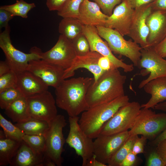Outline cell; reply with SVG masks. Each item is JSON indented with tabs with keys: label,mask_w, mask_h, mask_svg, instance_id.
<instances>
[{
	"label": "cell",
	"mask_w": 166,
	"mask_h": 166,
	"mask_svg": "<svg viewBox=\"0 0 166 166\" xmlns=\"http://www.w3.org/2000/svg\"><path fill=\"white\" fill-rule=\"evenodd\" d=\"M94 78L79 77L64 80L55 88L56 104L69 117L78 116L89 107L86 95Z\"/></svg>",
	"instance_id": "cell-1"
},
{
	"label": "cell",
	"mask_w": 166,
	"mask_h": 166,
	"mask_svg": "<svg viewBox=\"0 0 166 166\" xmlns=\"http://www.w3.org/2000/svg\"><path fill=\"white\" fill-rule=\"evenodd\" d=\"M118 68L113 66L90 85L86 97L89 108L125 95L124 85L126 77Z\"/></svg>",
	"instance_id": "cell-2"
},
{
	"label": "cell",
	"mask_w": 166,
	"mask_h": 166,
	"mask_svg": "<svg viewBox=\"0 0 166 166\" xmlns=\"http://www.w3.org/2000/svg\"><path fill=\"white\" fill-rule=\"evenodd\" d=\"M129 102L126 95L110 102L89 108L81 113L79 119L80 126L85 133L94 139L100 134L104 124L122 107Z\"/></svg>",
	"instance_id": "cell-3"
},
{
	"label": "cell",
	"mask_w": 166,
	"mask_h": 166,
	"mask_svg": "<svg viewBox=\"0 0 166 166\" xmlns=\"http://www.w3.org/2000/svg\"><path fill=\"white\" fill-rule=\"evenodd\" d=\"M96 27L99 34L105 40L112 52L127 57L134 66L139 67L142 49L139 44L131 39L125 40L115 29L104 26Z\"/></svg>",
	"instance_id": "cell-4"
},
{
	"label": "cell",
	"mask_w": 166,
	"mask_h": 166,
	"mask_svg": "<svg viewBox=\"0 0 166 166\" xmlns=\"http://www.w3.org/2000/svg\"><path fill=\"white\" fill-rule=\"evenodd\" d=\"M10 32V27L8 25L0 33V47L11 69L18 73L26 70L30 61L41 59L39 53L40 49L33 47L29 53H25L18 49L12 44Z\"/></svg>",
	"instance_id": "cell-5"
},
{
	"label": "cell",
	"mask_w": 166,
	"mask_h": 166,
	"mask_svg": "<svg viewBox=\"0 0 166 166\" xmlns=\"http://www.w3.org/2000/svg\"><path fill=\"white\" fill-rule=\"evenodd\" d=\"M166 128V113H156L151 108H141L132 127L130 136H143L154 140Z\"/></svg>",
	"instance_id": "cell-6"
},
{
	"label": "cell",
	"mask_w": 166,
	"mask_h": 166,
	"mask_svg": "<svg viewBox=\"0 0 166 166\" xmlns=\"http://www.w3.org/2000/svg\"><path fill=\"white\" fill-rule=\"evenodd\" d=\"M67 123L64 116L58 114L49 122V128L44 136L45 140V154L57 166H61L63 161L62 153L65 140L63 129Z\"/></svg>",
	"instance_id": "cell-7"
},
{
	"label": "cell",
	"mask_w": 166,
	"mask_h": 166,
	"mask_svg": "<svg viewBox=\"0 0 166 166\" xmlns=\"http://www.w3.org/2000/svg\"><path fill=\"white\" fill-rule=\"evenodd\" d=\"M141 108V105L138 102H129L121 107L104 124L100 134L112 135L128 131Z\"/></svg>",
	"instance_id": "cell-8"
},
{
	"label": "cell",
	"mask_w": 166,
	"mask_h": 166,
	"mask_svg": "<svg viewBox=\"0 0 166 166\" xmlns=\"http://www.w3.org/2000/svg\"><path fill=\"white\" fill-rule=\"evenodd\" d=\"M79 119L78 116L69 117V130L65 142L81 157L82 166H85L87 161L94 155L93 141L81 128Z\"/></svg>",
	"instance_id": "cell-9"
},
{
	"label": "cell",
	"mask_w": 166,
	"mask_h": 166,
	"mask_svg": "<svg viewBox=\"0 0 166 166\" xmlns=\"http://www.w3.org/2000/svg\"><path fill=\"white\" fill-rule=\"evenodd\" d=\"M41 59L62 68L65 70L71 65L77 56L72 42L61 34L54 45L42 52L40 49Z\"/></svg>",
	"instance_id": "cell-10"
},
{
	"label": "cell",
	"mask_w": 166,
	"mask_h": 166,
	"mask_svg": "<svg viewBox=\"0 0 166 166\" xmlns=\"http://www.w3.org/2000/svg\"><path fill=\"white\" fill-rule=\"evenodd\" d=\"M26 98L31 117L49 122L58 115L55 99L48 90Z\"/></svg>",
	"instance_id": "cell-11"
},
{
	"label": "cell",
	"mask_w": 166,
	"mask_h": 166,
	"mask_svg": "<svg viewBox=\"0 0 166 166\" xmlns=\"http://www.w3.org/2000/svg\"><path fill=\"white\" fill-rule=\"evenodd\" d=\"M129 136L128 131L112 135L100 134L93 141L94 155L97 160L107 165L111 157Z\"/></svg>",
	"instance_id": "cell-12"
},
{
	"label": "cell",
	"mask_w": 166,
	"mask_h": 166,
	"mask_svg": "<svg viewBox=\"0 0 166 166\" xmlns=\"http://www.w3.org/2000/svg\"><path fill=\"white\" fill-rule=\"evenodd\" d=\"M83 33L89 42L90 51L96 52L108 57L115 66L122 68L125 72H131L133 70V65L124 62L113 55L107 42L104 41L99 34L96 26L83 25Z\"/></svg>",
	"instance_id": "cell-13"
},
{
	"label": "cell",
	"mask_w": 166,
	"mask_h": 166,
	"mask_svg": "<svg viewBox=\"0 0 166 166\" xmlns=\"http://www.w3.org/2000/svg\"><path fill=\"white\" fill-rule=\"evenodd\" d=\"M140 52L139 67L145 69L150 75L140 83L138 87L140 89L153 79L166 76V60L158 54L154 47L142 48Z\"/></svg>",
	"instance_id": "cell-14"
},
{
	"label": "cell",
	"mask_w": 166,
	"mask_h": 166,
	"mask_svg": "<svg viewBox=\"0 0 166 166\" xmlns=\"http://www.w3.org/2000/svg\"><path fill=\"white\" fill-rule=\"evenodd\" d=\"M152 10L151 3L134 9L128 35L142 49L148 48L147 39L149 30L146 20Z\"/></svg>",
	"instance_id": "cell-15"
},
{
	"label": "cell",
	"mask_w": 166,
	"mask_h": 166,
	"mask_svg": "<svg viewBox=\"0 0 166 166\" xmlns=\"http://www.w3.org/2000/svg\"><path fill=\"white\" fill-rule=\"evenodd\" d=\"M26 70L39 77L49 86L55 88L64 80V69L42 59L30 61Z\"/></svg>",
	"instance_id": "cell-16"
},
{
	"label": "cell",
	"mask_w": 166,
	"mask_h": 166,
	"mask_svg": "<svg viewBox=\"0 0 166 166\" xmlns=\"http://www.w3.org/2000/svg\"><path fill=\"white\" fill-rule=\"evenodd\" d=\"M134 11L126 0H122L109 16L105 26L116 30L123 36H128Z\"/></svg>",
	"instance_id": "cell-17"
},
{
	"label": "cell",
	"mask_w": 166,
	"mask_h": 166,
	"mask_svg": "<svg viewBox=\"0 0 166 166\" xmlns=\"http://www.w3.org/2000/svg\"><path fill=\"white\" fill-rule=\"evenodd\" d=\"M146 23L149 30L148 48L154 47L166 36V10L152 9Z\"/></svg>",
	"instance_id": "cell-18"
},
{
	"label": "cell",
	"mask_w": 166,
	"mask_h": 166,
	"mask_svg": "<svg viewBox=\"0 0 166 166\" xmlns=\"http://www.w3.org/2000/svg\"><path fill=\"white\" fill-rule=\"evenodd\" d=\"M53 163L45 154L35 152L23 140L12 159L10 166H53Z\"/></svg>",
	"instance_id": "cell-19"
},
{
	"label": "cell",
	"mask_w": 166,
	"mask_h": 166,
	"mask_svg": "<svg viewBox=\"0 0 166 166\" xmlns=\"http://www.w3.org/2000/svg\"><path fill=\"white\" fill-rule=\"evenodd\" d=\"M101 56L98 52L91 51L85 55L77 56L70 67L65 70L63 79H65L73 76L77 69L84 68L93 74V81H96L105 72L98 64V60Z\"/></svg>",
	"instance_id": "cell-20"
},
{
	"label": "cell",
	"mask_w": 166,
	"mask_h": 166,
	"mask_svg": "<svg viewBox=\"0 0 166 166\" xmlns=\"http://www.w3.org/2000/svg\"><path fill=\"white\" fill-rule=\"evenodd\" d=\"M101 9L95 2L84 0L80 6L77 18L84 25L105 26L109 16Z\"/></svg>",
	"instance_id": "cell-21"
},
{
	"label": "cell",
	"mask_w": 166,
	"mask_h": 166,
	"mask_svg": "<svg viewBox=\"0 0 166 166\" xmlns=\"http://www.w3.org/2000/svg\"><path fill=\"white\" fill-rule=\"evenodd\" d=\"M17 74V86L25 97H28L48 90L49 86L31 72L26 70Z\"/></svg>",
	"instance_id": "cell-22"
},
{
	"label": "cell",
	"mask_w": 166,
	"mask_h": 166,
	"mask_svg": "<svg viewBox=\"0 0 166 166\" xmlns=\"http://www.w3.org/2000/svg\"><path fill=\"white\" fill-rule=\"evenodd\" d=\"M143 88L151 97L147 103L141 105V108L154 109L157 104L166 101V76L150 81Z\"/></svg>",
	"instance_id": "cell-23"
},
{
	"label": "cell",
	"mask_w": 166,
	"mask_h": 166,
	"mask_svg": "<svg viewBox=\"0 0 166 166\" xmlns=\"http://www.w3.org/2000/svg\"><path fill=\"white\" fill-rule=\"evenodd\" d=\"M22 141L6 137L3 131L0 130V166L10 164Z\"/></svg>",
	"instance_id": "cell-24"
},
{
	"label": "cell",
	"mask_w": 166,
	"mask_h": 166,
	"mask_svg": "<svg viewBox=\"0 0 166 166\" xmlns=\"http://www.w3.org/2000/svg\"><path fill=\"white\" fill-rule=\"evenodd\" d=\"M5 110L6 114L14 122L23 121L31 117L28 111L26 98L25 96L15 101Z\"/></svg>",
	"instance_id": "cell-25"
},
{
	"label": "cell",
	"mask_w": 166,
	"mask_h": 166,
	"mask_svg": "<svg viewBox=\"0 0 166 166\" xmlns=\"http://www.w3.org/2000/svg\"><path fill=\"white\" fill-rule=\"evenodd\" d=\"M83 25L77 18H63L59 24L58 31L72 41L83 33Z\"/></svg>",
	"instance_id": "cell-26"
},
{
	"label": "cell",
	"mask_w": 166,
	"mask_h": 166,
	"mask_svg": "<svg viewBox=\"0 0 166 166\" xmlns=\"http://www.w3.org/2000/svg\"><path fill=\"white\" fill-rule=\"evenodd\" d=\"M49 122L31 117L15 125L25 134L44 135L49 128Z\"/></svg>",
	"instance_id": "cell-27"
},
{
	"label": "cell",
	"mask_w": 166,
	"mask_h": 166,
	"mask_svg": "<svg viewBox=\"0 0 166 166\" xmlns=\"http://www.w3.org/2000/svg\"><path fill=\"white\" fill-rule=\"evenodd\" d=\"M138 135L130 136L124 143L111 157L107 165L108 166H121L128 154L132 151L133 144Z\"/></svg>",
	"instance_id": "cell-28"
},
{
	"label": "cell",
	"mask_w": 166,
	"mask_h": 166,
	"mask_svg": "<svg viewBox=\"0 0 166 166\" xmlns=\"http://www.w3.org/2000/svg\"><path fill=\"white\" fill-rule=\"evenodd\" d=\"M36 7L34 3H28L23 0H17L15 3L1 6L0 8L10 12L14 16H20L23 18L28 17V12Z\"/></svg>",
	"instance_id": "cell-29"
},
{
	"label": "cell",
	"mask_w": 166,
	"mask_h": 166,
	"mask_svg": "<svg viewBox=\"0 0 166 166\" xmlns=\"http://www.w3.org/2000/svg\"><path fill=\"white\" fill-rule=\"evenodd\" d=\"M0 125L6 137L14 140L22 141L25 134L21 129L8 121L0 113Z\"/></svg>",
	"instance_id": "cell-30"
},
{
	"label": "cell",
	"mask_w": 166,
	"mask_h": 166,
	"mask_svg": "<svg viewBox=\"0 0 166 166\" xmlns=\"http://www.w3.org/2000/svg\"><path fill=\"white\" fill-rule=\"evenodd\" d=\"M23 140L35 153L44 154L45 150V140L44 135L25 134Z\"/></svg>",
	"instance_id": "cell-31"
},
{
	"label": "cell",
	"mask_w": 166,
	"mask_h": 166,
	"mask_svg": "<svg viewBox=\"0 0 166 166\" xmlns=\"http://www.w3.org/2000/svg\"><path fill=\"white\" fill-rule=\"evenodd\" d=\"M84 0H67L62 8L57 11L58 15L62 18H78L80 6Z\"/></svg>",
	"instance_id": "cell-32"
},
{
	"label": "cell",
	"mask_w": 166,
	"mask_h": 166,
	"mask_svg": "<svg viewBox=\"0 0 166 166\" xmlns=\"http://www.w3.org/2000/svg\"><path fill=\"white\" fill-rule=\"evenodd\" d=\"M24 96L17 86L0 93V107L5 109L18 99Z\"/></svg>",
	"instance_id": "cell-33"
},
{
	"label": "cell",
	"mask_w": 166,
	"mask_h": 166,
	"mask_svg": "<svg viewBox=\"0 0 166 166\" xmlns=\"http://www.w3.org/2000/svg\"><path fill=\"white\" fill-rule=\"evenodd\" d=\"M72 42L77 56L85 55L90 51L89 42L83 33L77 36Z\"/></svg>",
	"instance_id": "cell-34"
},
{
	"label": "cell",
	"mask_w": 166,
	"mask_h": 166,
	"mask_svg": "<svg viewBox=\"0 0 166 166\" xmlns=\"http://www.w3.org/2000/svg\"><path fill=\"white\" fill-rule=\"evenodd\" d=\"M17 83V73L12 70L0 76V93L16 86Z\"/></svg>",
	"instance_id": "cell-35"
},
{
	"label": "cell",
	"mask_w": 166,
	"mask_h": 166,
	"mask_svg": "<svg viewBox=\"0 0 166 166\" xmlns=\"http://www.w3.org/2000/svg\"><path fill=\"white\" fill-rule=\"evenodd\" d=\"M145 165L147 166H166V164L159 153L156 146L147 154Z\"/></svg>",
	"instance_id": "cell-36"
},
{
	"label": "cell",
	"mask_w": 166,
	"mask_h": 166,
	"mask_svg": "<svg viewBox=\"0 0 166 166\" xmlns=\"http://www.w3.org/2000/svg\"><path fill=\"white\" fill-rule=\"evenodd\" d=\"M100 7L105 14L110 16L115 7L120 3L122 0H93Z\"/></svg>",
	"instance_id": "cell-37"
},
{
	"label": "cell",
	"mask_w": 166,
	"mask_h": 166,
	"mask_svg": "<svg viewBox=\"0 0 166 166\" xmlns=\"http://www.w3.org/2000/svg\"><path fill=\"white\" fill-rule=\"evenodd\" d=\"M147 139L143 136L141 135L140 137H139L138 136L133 144L132 149V152L136 155L144 153Z\"/></svg>",
	"instance_id": "cell-38"
},
{
	"label": "cell",
	"mask_w": 166,
	"mask_h": 166,
	"mask_svg": "<svg viewBox=\"0 0 166 166\" xmlns=\"http://www.w3.org/2000/svg\"><path fill=\"white\" fill-rule=\"evenodd\" d=\"M14 16L10 12L0 8V29L5 28L8 25V22Z\"/></svg>",
	"instance_id": "cell-39"
},
{
	"label": "cell",
	"mask_w": 166,
	"mask_h": 166,
	"mask_svg": "<svg viewBox=\"0 0 166 166\" xmlns=\"http://www.w3.org/2000/svg\"><path fill=\"white\" fill-rule=\"evenodd\" d=\"M67 0H46V4L50 11L60 10Z\"/></svg>",
	"instance_id": "cell-40"
},
{
	"label": "cell",
	"mask_w": 166,
	"mask_h": 166,
	"mask_svg": "<svg viewBox=\"0 0 166 166\" xmlns=\"http://www.w3.org/2000/svg\"><path fill=\"white\" fill-rule=\"evenodd\" d=\"M131 151L122 162L121 166H135L137 162L138 157Z\"/></svg>",
	"instance_id": "cell-41"
},
{
	"label": "cell",
	"mask_w": 166,
	"mask_h": 166,
	"mask_svg": "<svg viewBox=\"0 0 166 166\" xmlns=\"http://www.w3.org/2000/svg\"><path fill=\"white\" fill-rule=\"evenodd\" d=\"M98 64L100 67L105 71L109 70L114 66L108 57L102 55L98 60Z\"/></svg>",
	"instance_id": "cell-42"
},
{
	"label": "cell",
	"mask_w": 166,
	"mask_h": 166,
	"mask_svg": "<svg viewBox=\"0 0 166 166\" xmlns=\"http://www.w3.org/2000/svg\"><path fill=\"white\" fill-rule=\"evenodd\" d=\"M154 48L158 54L163 58L166 57V36Z\"/></svg>",
	"instance_id": "cell-43"
},
{
	"label": "cell",
	"mask_w": 166,
	"mask_h": 166,
	"mask_svg": "<svg viewBox=\"0 0 166 166\" xmlns=\"http://www.w3.org/2000/svg\"><path fill=\"white\" fill-rule=\"evenodd\" d=\"M156 146L159 153L166 164V139L160 142Z\"/></svg>",
	"instance_id": "cell-44"
},
{
	"label": "cell",
	"mask_w": 166,
	"mask_h": 166,
	"mask_svg": "<svg viewBox=\"0 0 166 166\" xmlns=\"http://www.w3.org/2000/svg\"><path fill=\"white\" fill-rule=\"evenodd\" d=\"M151 4L152 10H166V0H154Z\"/></svg>",
	"instance_id": "cell-45"
},
{
	"label": "cell",
	"mask_w": 166,
	"mask_h": 166,
	"mask_svg": "<svg viewBox=\"0 0 166 166\" xmlns=\"http://www.w3.org/2000/svg\"><path fill=\"white\" fill-rule=\"evenodd\" d=\"M154 0H126L131 7L133 8L141 6L151 3Z\"/></svg>",
	"instance_id": "cell-46"
},
{
	"label": "cell",
	"mask_w": 166,
	"mask_h": 166,
	"mask_svg": "<svg viewBox=\"0 0 166 166\" xmlns=\"http://www.w3.org/2000/svg\"><path fill=\"white\" fill-rule=\"evenodd\" d=\"M11 70L9 65L6 60L0 61V76L8 73Z\"/></svg>",
	"instance_id": "cell-47"
},
{
	"label": "cell",
	"mask_w": 166,
	"mask_h": 166,
	"mask_svg": "<svg viewBox=\"0 0 166 166\" xmlns=\"http://www.w3.org/2000/svg\"><path fill=\"white\" fill-rule=\"evenodd\" d=\"M107 166V165L97 160L95 156L93 155L87 161L85 166Z\"/></svg>",
	"instance_id": "cell-48"
},
{
	"label": "cell",
	"mask_w": 166,
	"mask_h": 166,
	"mask_svg": "<svg viewBox=\"0 0 166 166\" xmlns=\"http://www.w3.org/2000/svg\"><path fill=\"white\" fill-rule=\"evenodd\" d=\"M166 139V128L150 143L151 145L156 146L160 142Z\"/></svg>",
	"instance_id": "cell-49"
},
{
	"label": "cell",
	"mask_w": 166,
	"mask_h": 166,
	"mask_svg": "<svg viewBox=\"0 0 166 166\" xmlns=\"http://www.w3.org/2000/svg\"><path fill=\"white\" fill-rule=\"evenodd\" d=\"M155 109L166 112V101L156 105L154 107Z\"/></svg>",
	"instance_id": "cell-50"
}]
</instances>
